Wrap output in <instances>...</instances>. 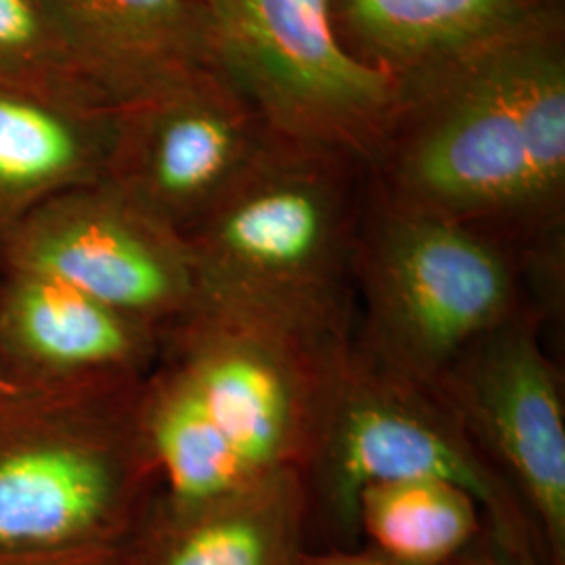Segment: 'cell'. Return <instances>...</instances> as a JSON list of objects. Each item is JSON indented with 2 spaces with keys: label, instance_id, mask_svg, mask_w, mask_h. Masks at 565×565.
<instances>
[{
  "label": "cell",
  "instance_id": "6da1fadb",
  "mask_svg": "<svg viewBox=\"0 0 565 565\" xmlns=\"http://www.w3.org/2000/svg\"><path fill=\"white\" fill-rule=\"evenodd\" d=\"M369 186L534 256L562 239L564 28L499 44L406 84Z\"/></svg>",
  "mask_w": 565,
  "mask_h": 565
},
{
  "label": "cell",
  "instance_id": "7a4b0ae2",
  "mask_svg": "<svg viewBox=\"0 0 565 565\" xmlns=\"http://www.w3.org/2000/svg\"><path fill=\"white\" fill-rule=\"evenodd\" d=\"M363 172L348 156L273 137L184 235L200 306L312 342H350Z\"/></svg>",
  "mask_w": 565,
  "mask_h": 565
},
{
  "label": "cell",
  "instance_id": "3957f363",
  "mask_svg": "<svg viewBox=\"0 0 565 565\" xmlns=\"http://www.w3.org/2000/svg\"><path fill=\"white\" fill-rule=\"evenodd\" d=\"M518 252L366 184L354 252V335L369 363L431 390L467 348L522 308Z\"/></svg>",
  "mask_w": 565,
  "mask_h": 565
},
{
  "label": "cell",
  "instance_id": "277c9868",
  "mask_svg": "<svg viewBox=\"0 0 565 565\" xmlns=\"http://www.w3.org/2000/svg\"><path fill=\"white\" fill-rule=\"evenodd\" d=\"M306 511L354 532L363 488L434 478L463 488L513 555H525L534 527L505 478L431 390L369 363L350 343L324 387L312 446L303 461Z\"/></svg>",
  "mask_w": 565,
  "mask_h": 565
},
{
  "label": "cell",
  "instance_id": "5b68a950",
  "mask_svg": "<svg viewBox=\"0 0 565 565\" xmlns=\"http://www.w3.org/2000/svg\"><path fill=\"white\" fill-rule=\"evenodd\" d=\"M216 72L282 141L375 160L403 82L354 57L331 0H203Z\"/></svg>",
  "mask_w": 565,
  "mask_h": 565
},
{
  "label": "cell",
  "instance_id": "8992f818",
  "mask_svg": "<svg viewBox=\"0 0 565 565\" xmlns=\"http://www.w3.org/2000/svg\"><path fill=\"white\" fill-rule=\"evenodd\" d=\"M352 343H321L200 306L163 340L205 415L258 476L302 469L331 369Z\"/></svg>",
  "mask_w": 565,
  "mask_h": 565
},
{
  "label": "cell",
  "instance_id": "52a82bcc",
  "mask_svg": "<svg viewBox=\"0 0 565 565\" xmlns=\"http://www.w3.org/2000/svg\"><path fill=\"white\" fill-rule=\"evenodd\" d=\"M0 254L7 268L67 282L162 335L202 303L181 233L109 181L42 203L15 226Z\"/></svg>",
  "mask_w": 565,
  "mask_h": 565
},
{
  "label": "cell",
  "instance_id": "ba28073f",
  "mask_svg": "<svg viewBox=\"0 0 565 565\" xmlns=\"http://www.w3.org/2000/svg\"><path fill=\"white\" fill-rule=\"evenodd\" d=\"M431 392L511 486L555 562L565 553V408L557 369L525 306L446 369Z\"/></svg>",
  "mask_w": 565,
  "mask_h": 565
},
{
  "label": "cell",
  "instance_id": "9c48e42d",
  "mask_svg": "<svg viewBox=\"0 0 565 565\" xmlns=\"http://www.w3.org/2000/svg\"><path fill=\"white\" fill-rule=\"evenodd\" d=\"M141 385L0 440V546L84 539L156 473L139 422Z\"/></svg>",
  "mask_w": 565,
  "mask_h": 565
},
{
  "label": "cell",
  "instance_id": "30bf717a",
  "mask_svg": "<svg viewBox=\"0 0 565 565\" xmlns=\"http://www.w3.org/2000/svg\"><path fill=\"white\" fill-rule=\"evenodd\" d=\"M273 137L239 90L210 67L118 109L107 181L184 237Z\"/></svg>",
  "mask_w": 565,
  "mask_h": 565
},
{
  "label": "cell",
  "instance_id": "8fae6325",
  "mask_svg": "<svg viewBox=\"0 0 565 565\" xmlns=\"http://www.w3.org/2000/svg\"><path fill=\"white\" fill-rule=\"evenodd\" d=\"M7 270L0 352L18 371L72 392H118L145 382L166 335L67 282Z\"/></svg>",
  "mask_w": 565,
  "mask_h": 565
},
{
  "label": "cell",
  "instance_id": "7c38bea8",
  "mask_svg": "<svg viewBox=\"0 0 565 565\" xmlns=\"http://www.w3.org/2000/svg\"><path fill=\"white\" fill-rule=\"evenodd\" d=\"M82 76L116 109L214 67L203 0H42Z\"/></svg>",
  "mask_w": 565,
  "mask_h": 565
},
{
  "label": "cell",
  "instance_id": "4fadbf2b",
  "mask_svg": "<svg viewBox=\"0 0 565 565\" xmlns=\"http://www.w3.org/2000/svg\"><path fill=\"white\" fill-rule=\"evenodd\" d=\"M343 46L406 84L564 28L562 0H331Z\"/></svg>",
  "mask_w": 565,
  "mask_h": 565
},
{
  "label": "cell",
  "instance_id": "5bb4252c",
  "mask_svg": "<svg viewBox=\"0 0 565 565\" xmlns=\"http://www.w3.org/2000/svg\"><path fill=\"white\" fill-rule=\"evenodd\" d=\"M118 109L0 84V247L42 203L107 181Z\"/></svg>",
  "mask_w": 565,
  "mask_h": 565
},
{
  "label": "cell",
  "instance_id": "9a60e30c",
  "mask_svg": "<svg viewBox=\"0 0 565 565\" xmlns=\"http://www.w3.org/2000/svg\"><path fill=\"white\" fill-rule=\"evenodd\" d=\"M177 527L158 565H302L306 492L285 469L221 501L172 509Z\"/></svg>",
  "mask_w": 565,
  "mask_h": 565
},
{
  "label": "cell",
  "instance_id": "2e32d148",
  "mask_svg": "<svg viewBox=\"0 0 565 565\" xmlns=\"http://www.w3.org/2000/svg\"><path fill=\"white\" fill-rule=\"evenodd\" d=\"M139 422L151 463L168 488L170 509L207 505L266 478L245 463L168 364L145 380Z\"/></svg>",
  "mask_w": 565,
  "mask_h": 565
},
{
  "label": "cell",
  "instance_id": "e0dca14e",
  "mask_svg": "<svg viewBox=\"0 0 565 565\" xmlns=\"http://www.w3.org/2000/svg\"><path fill=\"white\" fill-rule=\"evenodd\" d=\"M482 509L463 488L434 478L390 480L363 488L356 524L375 553L406 565H446L480 530Z\"/></svg>",
  "mask_w": 565,
  "mask_h": 565
},
{
  "label": "cell",
  "instance_id": "ac0fdd59",
  "mask_svg": "<svg viewBox=\"0 0 565 565\" xmlns=\"http://www.w3.org/2000/svg\"><path fill=\"white\" fill-rule=\"evenodd\" d=\"M0 84L49 99L114 107L82 76L42 0H0Z\"/></svg>",
  "mask_w": 565,
  "mask_h": 565
},
{
  "label": "cell",
  "instance_id": "d6986e66",
  "mask_svg": "<svg viewBox=\"0 0 565 565\" xmlns=\"http://www.w3.org/2000/svg\"><path fill=\"white\" fill-rule=\"evenodd\" d=\"M302 565H406L387 559L380 553H321V555H303Z\"/></svg>",
  "mask_w": 565,
  "mask_h": 565
},
{
  "label": "cell",
  "instance_id": "ffe728a7",
  "mask_svg": "<svg viewBox=\"0 0 565 565\" xmlns=\"http://www.w3.org/2000/svg\"><path fill=\"white\" fill-rule=\"evenodd\" d=\"M459 565H507L499 559H492V557H473V559H465Z\"/></svg>",
  "mask_w": 565,
  "mask_h": 565
}]
</instances>
